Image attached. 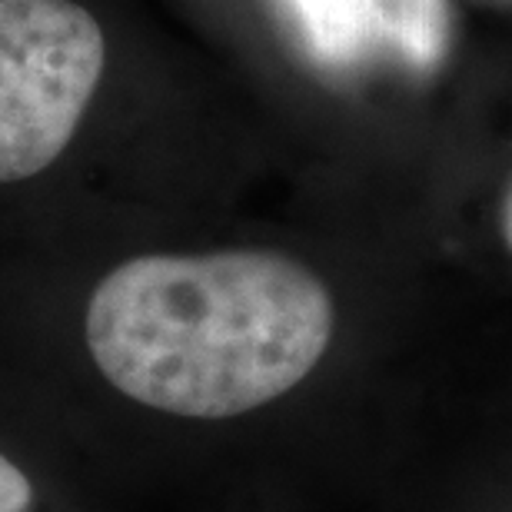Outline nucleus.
I'll list each match as a JSON object with an SVG mask.
<instances>
[{
    "label": "nucleus",
    "instance_id": "nucleus-2",
    "mask_svg": "<svg viewBox=\"0 0 512 512\" xmlns=\"http://www.w3.org/2000/svg\"><path fill=\"white\" fill-rule=\"evenodd\" d=\"M107 70V34L80 0H0V187L64 157Z\"/></svg>",
    "mask_w": 512,
    "mask_h": 512
},
{
    "label": "nucleus",
    "instance_id": "nucleus-6",
    "mask_svg": "<svg viewBox=\"0 0 512 512\" xmlns=\"http://www.w3.org/2000/svg\"><path fill=\"white\" fill-rule=\"evenodd\" d=\"M503 237H506L509 250H512V183H509V190L503 197Z\"/></svg>",
    "mask_w": 512,
    "mask_h": 512
},
{
    "label": "nucleus",
    "instance_id": "nucleus-3",
    "mask_svg": "<svg viewBox=\"0 0 512 512\" xmlns=\"http://www.w3.org/2000/svg\"><path fill=\"white\" fill-rule=\"evenodd\" d=\"M296 44L323 74H350L376 57L373 0H273Z\"/></svg>",
    "mask_w": 512,
    "mask_h": 512
},
{
    "label": "nucleus",
    "instance_id": "nucleus-5",
    "mask_svg": "<svg viewBox=\"0 0 512 512\" xmlns=\"http://www.w3.org/2000/svg\"><path fill=\"white\" fill-rule=\"evenodd\" d=\"M34 503L30 479L0 453V512H27Z\"/></svg>",
    "mask_w": 512,
    "mask_h": 512
},
{
    "label": "nucleus",
    "instance_id": "nucleus-4",
    "mask_svg": "<svg viewBox=\"0 0 512 512\" xmlns=\"http://www.w3.org/2000/svg\"><path fill=\"white\" fill-rule=\"evenodd\" d=\"M370 27L376 57L389 54L416 74L436 70L449 50L446 0H373Z\"/></svg>",
    "mask_w": 512,
    "mask_h": 512
},
{
    "label": "nucleus",
    "instance_id": "nucleus-1",
    "mask_svg": "<svg viewBox=\"0 0 512 512\" xmlns=\"http://www.w3.org/2000/svg\"><path fill=\"white\" fill-rule=\"evenodd\" d=\"M333 320L323 280L283 253H153L94 286L84 336L97 370L133 403L230 419L300 386Z\"/></svg>",
    "mask_w": 512,
    "mask_h": 512
}]
</instances>
